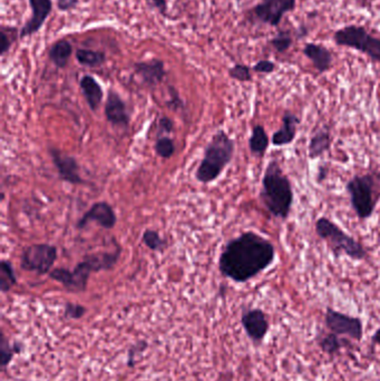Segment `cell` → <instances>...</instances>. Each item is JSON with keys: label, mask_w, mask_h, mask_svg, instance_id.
I'll return each mask as SVG.
<instances>
[{"label": "cell", "mask_w": 380, "mask_h": 381, "mask_svg": "<svg viewBox=\"0 0 380 381\" xmlns=\"http://www.w3.org/2000/svg\"><path fill=\"white\" fill-rule=\"evenodd\" d=\"M275 256L273 242L247 231L225 245L218 259V269L227 279L245 283L273 265Z\"/></svg>", "instance_id": "obj_1"}, {"label": "cell", "mask_w": 380, "mask_h": 381, "mask_svg": "<svg viewBox=\"0 0 380 381\" xmlns=\"http://www.w3.org/2000/svg\"><path fill=\"white\" fill-rule=\"evenodd\" d=\"M260 200L273 218L287 221L293 209L295 194L289 177L275 159L270 161L264 171Z\"/></svg>", "instance_id": "obj_2"}, {"label": "cell", "mask_w": 380, "mask_h": 381, "mask_svg": "<svg viewBox=\"0 0 380 381\" xmlns=\"http://www.w3.org/2000/svg\"><path fill=\"white\" fill-rule=\"evenodd\" d=\"M121 248L116 245L112 252L88 254L82 262L77 263L73 270L56 267L49 272V278L58 282L69 292H84L87 287L89 276L94 272L112 270L119 262Z\"/></svg>", "instance_id": "obj_3"}, {"label": "cell", "mask_w": 380, "mask_h": 381, "mask_svg": "<svg viewBox=\"0 0 380 381\" xmlns=\"http://www.w3.org/2000/svg\"><path fill=\"white\" fill-rule=\"evenodd\" d=\"M234 151V141L225 131L216 132L205 148L203 159L196 170V179L203 184L216 181L230 164Z\"/></svg>", "instance_id": "obj_4"}, {"label": "cell", "mask_w": 380, "mask_h": 381, "mask_svg": "<svg viewBox=\"0 0 380 381\" xmlns=\"http://www.w3.org/2000/svg\"><path fill=\"white\" fill-rule=\"evenodd\" d=\"M315 231L317 236L326 242L336 258L346 256L355 261H363L368 256L361 242L345 232L339 225L326 216H321L316 221Z\"/></svg>", "instance_id": "obj_5"}, {"label": "cell", "mask_w": 380, "mask_h": 381, "mask_svg": "<svg viewBox=\"0 0 380 381\" xmlns=\"http://www.w3.org/2000/svg\"><path fill=\"white\" fill-rule=\"evenodd\" d=\"M350 205L361 221L370 219L379 200V181L374 173L357 174L347 182Z\"/></svg>", "instance_id": "obj_6"}, {"label": "cell", "mask_w": 380, "mask_h": 381, "mask_svg": "<svg viewBox=\"0 0 380 381\" xmlns=\"http://www.w3.org/2000/svg\"><path fill=\"white\" fill-rule=\"evenodd\" d=\"M336 45L366 54L374 63H380V38L367 32L363 26L348 25L334 34Z\"/></svg>", "instance_id": "obj_7"}, {"label": "cell", "mask_w": 380, "mask_h": 381, "mask_svg": "<svg viewBox=\"0 0 380 381\" xmlns=\"http://www.w3.org/2000/svg\"><path fill=\"white\" fill-rule=\"evenodd\" d=\"M57 258L58 252L55 245L49 243L29 245L23 251L20 265L25 271L44 276L51 272Z\"/></svg>", "instance_id": "obj_8"}, {"label": "cell", "mask_w": 380, "mask_h": 381, "mask_svg": "<svg viewBox=\"0 0 380 381\" xmlns=\"http://www.w3.org/2000/svg\"><path fill=\"white\" fill-rule=\"evenodd\" d=\"M295 7L297 0H261L251 9V14L259 23L277 28L284 15L293 12Z\"/></svg>", "instance_id": "obj_9"}, {"label": "cell", "mask_w": 380, "mask_h": 381, "mask_svg": "<svg viewBox=\"0 0 380 381\" xmlns=\"http://www.w3.org/2000/svg\"><path fill=\"white\" fill-rule=\"evenodd\" d=\"M325 324L331 333L338 336H348L356 342H361L363 339V324L361 318L348 316L331 308H327Z\"/></svg>", "instance_id": "obj_10"}, {"label": "cell", "mask_w": 380, "mask_h": 381, "mask_svg": "<svg viewBox=\"0 0 380 381\" xmlns=\"http://www.w3.org/2000/svg\"><path fill=\"white\" fill-rule=\"evenodd\" d=\"M28 3L31 16L20 29V39L37 34L53 12V0H28Z\"/></svg>", "instance_id": "obj_11"}, {"label": "cell", "mask_w": 380, "mask_h": 381, "mask_svg": "<svg viewBox=\"0 0 380 381\" xmlns=\"http://www.w3.org/2000/svg\"><path fill=\"white\" fill-rule=\"evenodd\" d=\"M49 155L53 159L60 179L74 185L85 183V179L80 175V166L74 157L62 153L58 148H49Z\"/></svg>", "instance_id": "obj_12"}, {"label": "cell", "mask_w": 380, "mask_h": 381, "mask_svg": "<svg viewBox=\"0 0 380 381\" xmlns=\"http://www.w3.org/2000/svg\"><path fill=\"white\" fill-rule=\"evenodd\" d=\"M242 327L254 344H261L269 331V321L261 309H247L242 313Z\"/></svg>", "instance_id": "obj_13"}, {"label": "cell", "mask_w": 380, "mask_h": 381, "mask_svg": "<svg viewBox=\"0 0 380 381\" xmlns=\"http://www.w3.org/2000/svg\"><path fill=\"white\" fill-rule=\"evenodd\" d=\"M92 222L98 223L102 228L107 230L114 229L117 222V218L111 204H108L107 202L94 203L91 209L77 222L76 228L83 230Z\"/></svg>", "instance_id": "obj_14"}, {"label": "cell", "mask_w": 380, "mask_h": 381, "mask_svg": "<svg viewBox=\"0 0 380 381\" xmlns=\"http://www.w3.org/2000/svg\"><path fill=\"white\" fill-rule=\"evenodd\" d=\"M104 113H105L106 120L111 123L112 125L116 127H128L131 117L128 113V106L121 95L114 89L108 91Z\"/></svg>", "instance_id": "obj_15"}, {"label": "cell", "mask_w": 380, "mask_h": 381, "mask_svg": "<svg viewBox=\"0 0 380 381\" xmlns=\"http://www.w3.org/2000/svg\"><path fill=\"white\" fill-rule=\"evenodd\" d=\"M134 71L148 87H155L162 83L166 75L164 62L159 58L137 62L134 64Z\"/></svg>", "instance_id": "obj_16"}, {"label": "cell", "mask_w": 380, "mask_h": 381, "mask_svg": "<svg viewBox=\"0 0 380 381\" xmlns=\"http://www.w3.org/2000/svg\"><path fill=\"white\" fill-rule=\"evenodd\" d=\"M282 125L279 131L273 135V144L275 146L289 145L295 141L297 136V126L300 124L301 120L298 115H295L291 111H286L282 115Z\"/></svg>", "instance_id": "obj_17"}, {"label": "cell", "mask_w": 380, "mask_h": 381, "mask_svg": "<svg viewBox=\"0 0 380 381\" xmlns=\"http://www.w3.org/2000/svg\"><path fill=\"white\" fill-rule=\"evenodd\" d=\"M304 56L311 60L312 65L319 74H324L331 69L334 56L331 51L320 44L308 43L302 49Z\"/></svg>", "instance_id": "obj_18"}, {"label": "cell", "mask_w": 380, "mask_h": 381, "mask_svg": "<svg viewBox=\"0 0 380 381\" xmlns=\"http://www.w3.org/2000/svg\"><path fill=\"white\" fill-rule=\"evenodd\" d=\"M80 91L85 97L88 107L96 112L104 98V91L101 84L92 75H84L80 80Z\"/></svg>", "instance_id": "obj_19"}, {"label": "cell", "mask_w": 380, "mask_h": 381, "mask_svg": "<svg viewBox=\"0 0 380 381\" xmlns=\"http://www.w3.org/2000/svg\"><path fill=\"white\" fill-rule=\"evenodd\" d=\"M331 146V133L328 125H322L312 134L308 144V157L316 159L329 151Z\"/></svg>", "instance_id": "obj_20"}, {"label": "cell", "mask_w": 380, "mask_h": 381, "mask_svg": "<svg viewBox=\"0 0 380 381\" xmlns=\"http://www.w3.org/2000/svg\"><path fill=\"white\" fill-rule=\"evenodd\" d=\"M73 51H74V48H73L71 42L66 39V38H62V39L56 40L51 46L49 51V57L57 69H65L66 66L69 65Z\"/></svg>", "instance_id": "obj_21"}, {"label": "cell", "mask_w": 380, "mask_h": 381, "mask_svg": "<svg viewBox=\"0 0 380 381\" xmlns=\"http://www.w3.org/2000/svg\"><path fill=\"white\" fill-rule=\"evenodd\" d=\"M269 145L270 139L266 128L260 124L253 126L249 139V148L253 157H264Z\"/></svg>", "instance_id": "obj_22"}, {"label": "cell", "mask_w": 380, "mask_h": 381, "mask_svg": "<svg viewBox=\"0 0 380 381\" xmlns=\"http://www.w3.org/2000/svg\"><path fill=\"white\" fill-rule=\"evenodd\" d=\"M75 57H76L77 63L84 67H89V69H97L106 63L105 53L94 51V49H77Z\"/></svg>", "instance_id": "obj_23"}, {"label": "cell", "mask_w": 380, "mask_h": 381, "mask_svg": "<svg viewBox=\"0 0 380 381\" xmlns=\"http://www.w3.org/2000/svg\"><path fill=\"white\" fill-rule=\"evenodd\" d=\"M20 37V32L18 28L12 26L1 25L0 27V55L3 57L5 55L12 49V45Z\"/></svg>", "instance_id": "obj_24"}, {"label": "cell", "mask_w": 380, "mask_h": 381, "mask_svg": "<svg viewBox=\"0 0 380 381\" xmlns=\"http://www.w3.org/2000/svg\"><path fill=\"white\" fill-rule=\"evenodd\" d=\"M17 283V276L15 274L14 267L9 260L0 262V289L1 292H8Z\"/></svg>", "instance_id": "obj_25"}, {"label": "cell", "mask_w": 380, "mask_h": 381, "mask_svg": "<svg viewBox=\"0 0 380 381\" xmlns=\"http://www.w3.org/2000/svg\"><path fill=\"white\" fill-rule=\"evenodd\" d=\"M23 350V344H20L19 342H14V344H9L6 337L1 336V344H0V355H1V367L3 369H6L7 366L10 364L15 355L20 353V351Z\"/></svg>", "instance_id": "obj_26"}, {"label": "cell", "mask_w": 380, "mask_h": 381, "mask_svg": "<svg viewBox=\"0 0 380 381\" xmlns=\"http://www.w3.org/2000/svg\"><path fill=\"white\" fill-rule=\"evenodd\" d=\"M343 344L345 342L340 338H338V335L334 333L325 335L324 337L319 339V346H320L321 350L330 356H334L336 353H339L341 348L343 347Z\"/></svg>", "instance_id": "obj_27"}, {"label": "cell", "mask_w": 380, "mask_h": 381, "mask_svg": "<svg viewBox=\"0 0 380 381\" xmlns=\"http://www.w3.org/2000/svg\"><path fill=\"white\" fill-rule=\"evenodd\" d=\"M293 44V35L290 30H279L273 39L270 40V45L273 46L277 53L284 54Z\"/></svg>", "instance_id": "obj_28"}, {"label": "cell", "mask_w": 380, "mask_h": 381, "mask_svg": "<svg viewBox=\"0 0 380 381\" xmlns=\"http://www.w3.org/2000/svg\"><path fill=\"white\" fill-rule=\"evenodd\" d=\"M144 245L148 247L150 250L157 251V252H162L166 247L168 243L163 239L162 236H159V232H156L154 230H146L143 233L142 238Z\"/></svg>", "instance_id": "obj_29"}, {"label": "cell", "mask_w": 380, "mask_h": 381, "mask_svg": "<svg viewBox=\"0 0 380 381\" xmlns=\"http://www.w3.org/2000/svg\"><path fill=\"white\" fill-rule=\"evenodd\" d=\"M155 152L162 159H170L175 152V145L171 137L161 136L155 143Z\"/></svg>", "instance_id": "obj_30"}, {"label": "cell", "mask_w": 380, "mask_h": 381, "mask_svg": "<svg viewBox=\"0 0 380 381\" xmlns=\"http://www.w3.org/2000/svg\"><path fill=\"white\" fill-rule=\"evenodd\" d=\"M229 76L232 80H238L241 83H248L252 80V74H251V69L249 66L244 65V64H236L229 69Z\"/></svg>", "instance_id": "obj_31"}, {"label": "cell", "mask_w": 380, "mask_h": 381, "mask_svg": "<svg viewBox=\"0 0 380 381\" xmlns=\"http://www.w3.org/2000/svg\"><path fill=\"white\" fill-rule=\"evenodd\" d=\"M148 342H143V340L132 346L131 349L128 350V362H126L128 367L133 368L135 366L137 357L141 356L145 350L148 349Z\"/></svg>", "instance_id": "obj_32"}, {"label": "cell", "mask_w": 380, "mask_h": 381, "mask_svg": "<svg viewBox=\"0 0 380 381\" xmlns=\"http://www.w3.org/2000/svg\"><path fill=\"white\" fill-rule=\"evenodd\" d=\"M86 312L87 309L84 305L71 303V302H67L65 305V317L67 319L78 320L85 316Z\"/></svg>", "instance_id": "obj_33"}, {"label": "cell", "mask_w": 380, "mask_h": 381, "mask_svg": "<svg viewBox=\"0 0 380 381\" xmlns=\"http://www.w3.org/2000/svg\"><path fill=\"white\" fill-rule=\"evenodd\" d=\"M277 69L275 62L269 60H259L258 63L254 64L252 71L258 74H273Z\"/></svg>", "instance_id": "obj_34"}, {"label": "cell", "mask_w": 380, "mask_h": 381, "mask_svg": "<svg viewBox=\"0 0 380 381\" xmlns=\"http://www.w3.org/2000/svg\"><path fill=\"white\" fill-rule=\"evenodd\" d=\"M150 9H156L159 14L168 17V0H145Z\"/></svg>", "instance_id": "obj_35"}, {"label": "cell", "mask_w": 380, "mask_h": 381, "mask_svg": "<svg viewBox=\"0 0 380 381\" xmlns=\"http://www.w3.org/2000/svg\"><path fill=\"white\" fill-rule=\"evenodd\" d=\"M169 91H170L171 96L170 100H169L168 103L169 107L173 108L175 111L181 109L184 104H183V100H182L181 97H180L179 91H176L173 86H170V87H169Z\"/></svg>", "instance_id": "obj_36"}, {"label": "cell", "mask_w": 380, "mask_h": 381, "mask_svg": "<svg viewBox=\"0 0 380 381\" xmlns=\"http://www.w3.org/2000/svg\"><path fill=\"white\" fill-rule=\"evenodd\" d=\"M80 3V0H56L57 9L60 12H69L71 9L76 8Z\"/></svg>", "instance_id": "obj_37"}, {"label": "cell", "mask_w": 380, "mask_h": 381, "mask_svg": "<svg viewBox=\"0 0 380 381\" xmlns=\"http://www.w3.org/2000/svg\"><path fill=\"white\" fill-rule=\"evenodd\" d=\"M159 131L162 133L170 134L173 132L174 123L170 117L163 116L159 118Z\"/></svg>", "instance_id": "obj_38"}, {"label": "cell", "mask_w": 380, "mask_h": 381, "mask_svg": "<svg viewBox=\"0 0 380 381\" xmlns=\"http://www.w3.org/2000/svg\"><path fill=\"white\" fill-rule=\"evenodd\" d=\"M327 175H328V168H327L326 166H320V168H319L318 175H317V181H318V183L322 182V181L326 179Z\"/></svg>", "instance_id": "obj_39"}, {"label": "cell", "mask_w": 380, "mask_h": 381, "mask_svg": "<svg viewBox=\"0 0 380 381\" xmlns=\"http://www.w3.org/2000/svg\"><path fill=\"white\" fill-rule=\"evenodd\" d=\"M372 344H378V346H380V328L379 329H377V331L374 333V336H372Z\"/></svg>", "instance_id": "obj_40"}, {"label": "cell", "mask_w": 380, "mask_h": 381, "mask_svg": "<svg viewBox=\"0 0 380 381\" xmlns=\"http://www.w3.org/2000/svg\"><path fill=\"white\" fill-rule=\"evenodd\" d=\"M297 34H298V36L301 35V37H306V35H308V29L306 28V26H300Z\"/></svg>", "instance_id": "obj_41"}]
</instances>
